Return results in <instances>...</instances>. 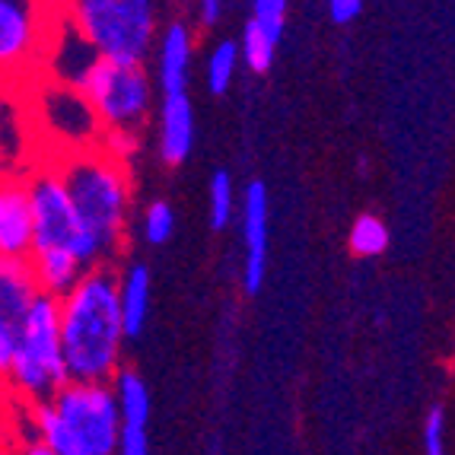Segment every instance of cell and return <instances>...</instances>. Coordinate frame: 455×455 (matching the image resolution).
Instances as JSON below:
<instances>
[{"label":"cell","instance_id":"cell-30","mask_svg":"<svg viewBox=\"0 0 455 455\" xmlns=\"http://www.w3.org/2000/svg\"><path fill=\"white\" fill-rule=\"evenodd\" d=\"M223 16V4L220 0H204V4H197V20H201V26H217Z\"/></svg>","mask_w":455,"mask_h":455},{"label":"cell","instance_id":"cell-9","mask_svg":"<svg viewBox=\"0 0 455 455\" xmlns=\"http://www.w3.org/2000/svg\"><path fill=\"white\" fill-rule=\"evenodd\" d=\"M32 255V204L26 172L0 169V259L29 261Z\"/></svg>","mask_w":455,"mask_h":455},{"label":"cell","instance_id":"cell-32","mask_svg":"<svg viewBox=\"0 0 455 455\" xmlns=\"http://www.w3.org/2000/svg\"><path fill=\"white\" fill-rule=\"evenodd\" d=\"M0 166H4V124H0Z\"/></svg>","mask_w":455,"mask_h":455},{"label":"cell","instance_id":"cell-13","mask_svg":"<svg viewBox=\"0 0 455 455\" xmlns=\"http://www.w3.org/2000/svg\"><path fill=\"white\" fill-rule=\"evenodd\" d=\"M38 283L32 277L29 261H7L0 259V322L10 331H20L26 312L36 303Z\"/></svg>","mask_w":455,"mask_h":455},{"label":"cell","instance_id":"cell-15","mask_svg":"<svg viewBox=\"0 0 455 455\" xmlns=\"http://www.w3.org/2000/svg\"><path fill=\"white\" fill-rule=\"evenodd\" d=\"M32 277L38 283V293L61 299L76 287V281L84 277V267L76 265V259L70 251H36L29 255Z\"/></svg>","mask_w":455,"mask_h":455},{"label":"cell","instance_id":"cell-31","mask_svg":"<svg viewBox=\"0 0 455 455\" xmlns=\"http://www.w3.org/2000/svg\"><path fill=\"white\" fill-rule=\"evenodd\" d=\"M7 449V424H4V408H0V455Z\"/></svg>","mask_w":455,"mask_h":455},{"label":"cell","instance_id":"cell-16","mask_svg":"<svg viewBox=\"0 0 455 455\" xmlns=\"http://www.w3.org/2000/svg\"><path fill=\"white\" fill-rule=\"evenodd\" d=\"M26 420L36 430L32 440H38L45 449H52L54 455H92L84 443L76 440L74 430L64 424L58 414H54L52 402H36V404H23Z\"/></svg>","mask_w":455,"mask_h":455},{"label":"cell","instance_id":"cell-26","mask_svg":"<svg viewBox=\"0 0 455 455\" xmlns=\"http://www.w3.org/2000/svg\"><path fill=\"white\" fill-rule=\"evenodd\" d=\"M115 455H150L147 427H122V433H118V449H115Z\"/></svg>","mask_w":455,"mask_h":455},{"label":"cell","instance_id":"cell-17","mask_svg":"<svg viewBox=\"0 0 455 455\" xmlns=\"http://www.w3.org/2000/svg\"><path fill=\"white\" fill-rule=\"evenodd\" d=\"M108 386H112V392H115V404H118V414H122V427L150 424V388H147L140 372L131 370V366H122Z\"/></svg>","mask_w":455,"mask_h":455},{"label":"cell","instance_id":"cell-7","mask_svg":"<svg viewBox=\"0 0 455 455\" xmlns=\"http://www.w3.org/2000/svg\"><path fill=\"white\" fill-rule=\"evenodd\" d=\"M52 408L92 455H115L118 433H122V414L115 404L112 386L68 382L61 392L52 395Z\"/></svg>","mask_w":455,"mask_h":455},{"label":"cell","instance_id":"cell-25","mask_svg":"<svg viewBox=\"0 0 455 455\" xmlns=\"http://www.w3.org/2000/svg\"><path fill=\"white\" fill-rule=\"evenodd\" d=\"M424 455H446V411L433 404L424 420Z\"/></svg>","mask_w":455,"mask_h":455},{"label":"cell","instance_id":"cell-22","mask_svg":"<svg viewBox=\"0 0 455 455\" xmlns=\"http://www.w3.org/2000/svg\"><path fill=\"white\" fill-rule=\"evenodd\" d=\"M287 0H255L251 4V23L271 45H281L283 26H287Z\"/></svg>","mask_w":455,"mask_h":455},{"label":"cell","instance_id":"cell-10","mask_svg":"<svg viewBox=\"0 0 455 455\" xmlns=\"http://www.w3.org/2000/svg\"><path fill=\"white\" fill-rule=\"evenodd\" d=\"M243 239L245 265L243 287L249 296H259L267 271V188L265 182H249L243 191Z\"/></svg>","mask_w":455,"mask_h":455},{"label":"cell","instance_id":"cell-19","mask_svg":"<svg viewBox=\"0 0 455 455\" xmlns=\"http://www.w3.org/2000/svg\"><path fill=\"white\" fill-rule=\"evenodd\" d=\"M235 68H239V45H235L233 38H220V42L211 48V54H207V68H204L207 90H211L213 96H223V92L233 86Z\"/></svg>","mask_w":455,"mask_h":455},{"label":"cell","instance_id":"cell-6","mask_svg":"<svg viewBox=\"0 0 455 455\" xmlns=\"http://www.w3.org/2000/svg\"><path fill=\"white\" fill-rule=\"evenodd\" d=\"M58 26L61 7L0 0V92L13 84V76L29 74L45 58Z\"/></svg>","mask_w":455,"mask_h":455},{"label":"cell","instance_id":"cell-5","mask_svg":"<svg viewBox=\"0 0 455 455\" xmlns=\"http://www.w3.org/2000/svg\"><path fill=\"white\" fill-rule=\"evenodd\" d=\"M80 92L102 131H140L153 112V80L147 68L92 58L76 76Z\"/></svg>","mask_w":455,"mask_h":455},{"label":"cell","instance_id":"cell-28","mask_svg":"<svg viewBox=\"0 0 455 455\" xmlns=\"http://www.w3.org/2000/svg\"><path fill=\"white\" fill-rule=\"evenodd\" d=\"M13 344H16V334L0 322V382H4V376L10 370V360H13Z\"/></svg>","mask_w":455,"mask_h":455},{"label":"cell","instance_id":"cell-20","mask_svg":"<svg viewBox=\"0 0 455 455\" xmlns=\"http://www.w3.org/2000/svg\"><path fill=\"white\" fill-rule=\"evenodd\" d=\"M235 213V188H233V175L227 169H217L211 175V185H207V217H211V227L220 233L233 223Z\"/></svg>","mask_w":455,"mask_h":455},{"label":"cell","instance_id":"cell-3","mask_svg":"<svg viewBox=\"0 0 455 455\" xmlns=\"http://www.w3.org/2000/svg\"><path fill=\"white\" fill-rule=\"evenodd\" d=\"M64 23L96 58L144 68L156 42L160 10L150 0H74L61 4Z\"/></svg>","mask_w":455,"mask_h":455},{"label":"cell","instance_id":"cell-18","mask_svg":"<svg viewBox=\"0 0 455 455\" xmlns=\"http://www.w3.org/2000/svg\"><path fill=\"white\" fill-rule=\"evenodd\" d=\"M388 239H392V233H388L382 217H376V213H360L357 220H354V227H350L347 245L357 259H376V255H382V251L388 249Z\"/></svg>","mask_w":455,"mask_h":455},{"label":"cell","instance_id":"cell-2","mask_svg":"<svg viewBox=\"0 0 455 455\" xmlns=\"http://www.w3.org/2000/svg\"><path fill=\"white\" fill-rule=\"evenodd\" d=\"M48 163L68 191L80 229L96 243L102 265H112L122 255L128 235V211L134 195L131 169L108 160L99 144L58 150Z\"/></svg>","mask_w":455,"mask_h":455},{"label":"cell","instance_id":"cell-27","mask_svg":"<svg viewBox=\"0 0 455 455\" xmlns=\"http://www.w3.org/2000/svg\"><path fill=\"white\" fill-rule=\"evenodd\" d=\"M363 13V0H331L328 4V20L334 26H350Z\"/></svg>","mask_w":455,"mask_h":455},{"label":"cell","instance_id":"cell-21","mask_svg":"<svg viewBox=\"0 0 455 455\" xmlns=\"http://www.w3.org/2000/svg\"><path fill=\"white\" fill-rule=\"evenodd\" d=\"M235 45H239V58H243L245 68H249L251 74H267V70H271L277 45H271V42H267V38L255 29V23H251V20L243 26V38H239Z\"/></svg>","mask_w":455,"mask_h":455},{"label":"cell","instance_id":"cell-4","mask_svg":"<svg viewBox=\"0 0 455 455\" xmlns=\"http://www.w3.org/2000/svg\"><path fill=\"white\" fill-rule=\"evenodd\" d=\"M68 382L61 328H58V299L38 293L16 331L13 360L4 376V388L20 404H36L52 402V395L61 392Z\"/></svg>","mask_w":455,"mask_h":455},{"label":"cell","instance_id":"cell-29","mask_svg":"<svg viewBox=\"0 0 455 455\" xmlns=\"http://www.w3.org/2000/svg\"><path fill=\"white\" fill-rule=\"evenodd\" d=\"M4 455H54L52 449H45L38 440H13V443H7V449H4Z\"/></svg>","mask_w":455,"mask_h":455},{"label":"cell","instance_id":"cell-23","mask_svg":"<svg viewBox=\"0 0 455 455\" xmlns=\"http://www.w3.org/2000/svg\"><path fill=\"white\" fill-rule=\"evenodd\" d=\"M99 150L106 153L108 160L131 169V160L140 153V131H102L99 134Z\"/></svg>","mask_w":455,"mask_h":455},{"label":"cell","instance_id":"cell-24","mask_svg":"<svg viewBox=\"0 0 455 455\" xmlns=\"http://www.w3.org/2000/svg\"><path fill=\"white\" fill-rule=\"evenodd\" d=\"M175 233V211L169 201H153L144 213V235L150 245H163L169 243Z\"/></svg>","mask_w":455,"mask_h":455},{"label":"cell","instance_id":"cell-14","mask_svg":"<svg viewBox=\"0 0 455 455\" xmlns=\"http://www.w3.org/2000/svg\"><path fill=\"white\" fill-rule=\"evenodd\" d=\"M118 312H122L124 341L144 331L150 315V267L140 261H128L118 271Z\"/></svg>","mask_w":455,"mask_h":455},{"label":"cell","instance_id":"cell-12","mask_svg":"<svg viewBox=\"0 0 455 455\" xmlns=\"http://www.w3.org/2000/svg\"><path fill=\"white\" fill-rule=\"evenodd\" d=\"M191 48H195V36L185 20H172L166 23L160 36V61H156V80H160L163 96H179L188 86V70H191Z\"/></svg>","mask_w":455,"mask_h":455},{"label":"cell","instance_id":"cell-11","mask_svg":"<svg viewBox=\"0 0 455 455\" xmlns=\"http://www.w3.org/2000/svg\"><path fill=\"white\" fill-rule=\"evenodd\" d=\"M195 147V108L188 92L163 96L160 102V156L166 166H182Z\"/></svg>","mask_w":455,"mask_h":455},{"label":"cell","instance_id":"cell-8","mask_svg":"<svg viewBox=\"0 0 455 455\" xmlns=\"http://www.w3.org/2000/svg\"><path fill=\"white\" fill-rule=\"evenodd\" d=\"M26 188L32 204V255L74 251V243L80 239V220L52 163H38L32 172H26Z\"/></svg>","mask_w":455,"mask_h":455},{"label":"cell","instance_id":"cell-1","mask_svg":"<svg viewBox=\"0 0 455 455\" xmlns=\"http://www.w3.org/2000/svg\"><path fill=\"white\" fill-rule=\"evenodd\" d=\"M61 354L70 382H108L122 370V312H118V271L96 265L84 271L76 287L58 299Z\"/></svg>","mask_w":455,"mask_h":455}]
</instances>
